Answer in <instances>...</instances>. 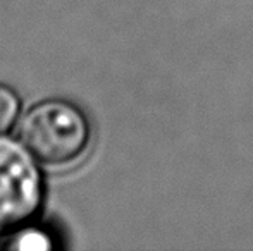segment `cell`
Returning <instances> with one entry per match:
<instances>
[{"instance_id": "obj_4", "label": "cell", "mask_w": 253, "mask_h": 251, "mask_svg": "<svg viewBox=\"0 0 253 251\" xmlns=\"http://www.w3.org/2000/svg\"><path fill=\"white\" fill-rule=\"evenodd\" d=\"M21 112V98L14 88L0 83V136L7 134L16 124Z\"/></svg>"}, {"instance_id": "obj_1", "label": "cell", "mask_w": 253, "mask_h": 251, "mask_svg": "<svg viewBox=\"0 0 253 251\" xmlns=\"http://www.w3.org/2000/svg\"><path fill=\"white\" fill-rule=\"evenodd\" d=\"M17 141L40 165L66 169L83 158L91 143V126L76 104L48 98L21 119Z\"/></svg>"}, {"instance_id": "obj_3", "label": "cell", "mask_w": 253, "mask_h": 251, "mask_svg": "<svg viewBox=\"0 0 253 251\" xmlns=\"http://www.w3.org/2000/svg\"><path fill=\"white\" fill-rule=\"evenodd\" d=\"M0 248L7 250H52L53 241L50 236L43 231L31 227H23L17 232H14L12 236L5 239L3 243H0Z\"/></svg>"}, {"instance_id": "obj_2", "label": "cell", "mask_w": 253, "mask_h": 251, "mask_svg": "<svg viewBox=\"0 0 253 251\" xmlns=\"http://www.w3.org/2000/svg\"><path fill=\"white\" fill-rule=\"evenodd\" d=\"M21 143L0 136V229L26 224L43 201V179Z\"/></svg>"}]
</instances>
